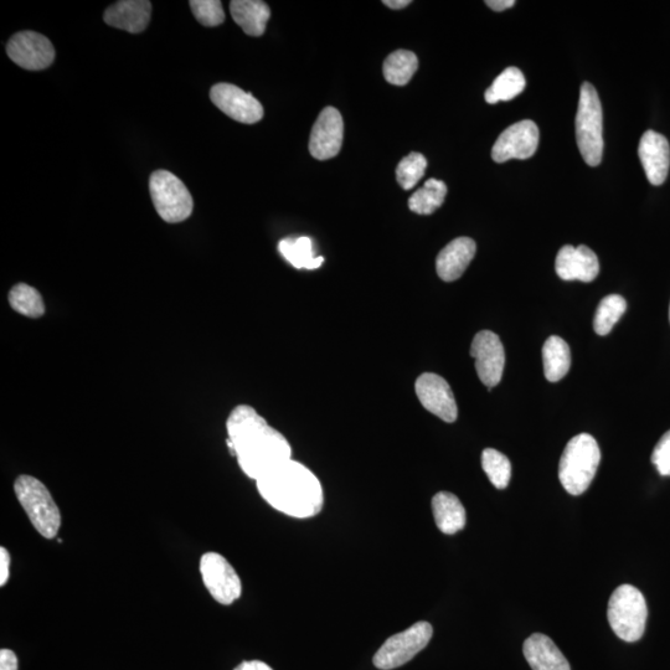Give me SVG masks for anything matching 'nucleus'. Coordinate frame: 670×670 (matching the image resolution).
Segmentation results:
<instances>
[{"label":"nucleus","instance_id":"obj_36","mask_svg":"<svg viewBox=\"0 0 670 670\" xmlns=\"http://www.w3.org/2000/svg\"><path fill=\"white\" fill-rule=\"evenodd\" d=\"M486 4L489 8L493 9L494 12H504V10L513 8L515 2L514 0H487Z\"/></svg>","mask_w":670,"mask_h":670},{"label":"nucleus","instance_id":"obj_35","mask_svg":"<svg viewBox=\"0 0 670 670\" xmlns=\"http://www.w3.org/2000/svg\"><path fill=\"white\" fill-rule=\"evenodd\" d=\"M10 555L8 550L0 548V586L7 584L10 574Z\"/></svg>","mask_w":670,"mask_h":670},{"label":"nucleus","instance_id":"obj_37","mask_svg":"<svg viewBox=\"0 0 670 670\" xmlns=\"http://www.w3.org/2000/svg\"><path fill=\"white\" fill-rule=\"evenodd\" d=\"M234 670H273L266 663L260 661L242 662L239 667Z\"/></svg>","mask_w":670,"mask_h":670},{"label":"nucleus","instance_id":"obj_3","mask_svg":"<svg viewBox=\"0 0 670 670\" xmlns=\"http://www.w3.org/2000/svg\"><path fill=\"white\" fill-rule=\"evenodd\" d=\"M601 461L599 443L589 434L571 438L559 465V479L571 496H580L590 487Z\"/></svg>","mask_w":670,"mask_h":670},{"label":"nucleus","instance_id":"obj_18","mask_svg":"<svg viewBox=\"0 0 670 670\" xmlns=\"http://www.w3.org/2000/svg\"><path fill=\"white\" fill-rule=\"evenodd\" d=\"M151 13L152 3L148 0H122L106 10L103 20L112 28L138 34L147 29Z\"/></svg>","mask_w":670,"mask_h":670},{"label":"nucleus","instance_id":"obj_17","mask_svg":"<svg viewBox=\"0 0 670 670\" xmlns=\"http://www.w3.org/2000/svg\"><path fill=\"white\" fill-rule=\"evenodd\" d=\"M638 156L644 172L652 185L666 182L670 167V146L668 139L654 131H647L639 142Z\"/></svg>","mask_w":670,"mask_h":670},{"label":"nucleus","instance_id":"obj_11","mask_svg":"<svg viewBox=\"0 0 670 670\" xmlns=\"http://www.w3.org/2000/svg\"><path fill=\"white\" fill-rule=\"evenodd\" d=\"M538 146V126L533 121H520L499 136L492 149V158L497 163L508 162L510 159H528L534 156Z\"/></svg>","mask_w":670,"mask_h":670},{"label":"nucleus","instance_id":"obj_2","mask_svg":"<svg viewBox=\"0 0 670 670\" xmlns=\"http://www.w3.org/2000/svg\"><path fill=\"white\" fill-rule=\"evenodd\" d=\"M261 497L288 517L307 519L321 513L324 494L321 482L306 466L287 461L259 479Z\"/></svg>","mask_w":670,"mask_h":670},{"label":"nucleus","instance_id":"obj_32","mask_svg":"<svg viewBox=\"0 0 670 670\" xmlns=\"http://www.w3.org/2000/svg\"><path fill=\"white\" fill-rule=\"evenodd\" d=\"M189 4L194 17L204 27H218L225 22L223 4L219 0H192Z\"/></svg>","mask_w":670,"mask_h":670},{"label":"nucleus","instance_id":"obj_13","mask_svg":"<svg viewBox=\"0 0 670 670\" xmlns=\"http://www.w3.org/2000/svg\"><path fill=\"white\" fill-rule=\"evenodd\" d=\"M210 99L226 116L245 125H254L264 117V107L260 101L235 85H214Z\"/></svg>","mask_w":670,"mask_h":670},{"label":"nucleus","instance_id":"obj_25","mask_svg":"<svg viewBox=\"0 0 670 670\" xmlns=\"http://www.w3.org/2000/svg\"><path fill=\"white\" fill-rule=\"evenodd\" d=\"M525 86H527V81H525L523 72L518 67H508L493 81L492 86L486 91L484 99L489 105H496V103L502 101H512L522 94Z\"/></svg>","mask_w":670,"mask_h":670},{"label":"nucleus","instance_id":"obj_39","mask_svg":"<svg viewBox=\"0 0 670 670\" xmlns=\"http://www.w3.org/2000/svg\"><path fill=\"white\" fill-rule=\"evenodd\" d=\"M669 321H670V307H669Z\"/></svg>","mask_w":670,"mask_h":670},{"label":"nucleus","instance_id":"obj_33","mask_svg":"<svg viewBox=\"0 0 670 670\" xmlns=\"http://www.w3.org/2000/svg\"><path fill=\"white\" fill-rule=\"evenodd\" d=\"M652 462L661 476L670 477V431L662 436L654 448Z\"/></svg>","mask_w":670,"mask_h":670},{"label":"nucleus","instance_id":"obj_29","mask_svg":"<svg viewBox=\"0 0 670 670\" xmlns=\"http://www.w3.org/2000/svg\"><path fill=\"white\" fill-rule=\"evenodd\" d=\"M627 309L625 298L618 295H610L600 302L594 319V329L599 335H607L620 321Z\"/></svg>","mask_w":670,"mask_h":670},{"label":"nucleus","instance_id":"obj_7","mask_svg":"<svg viewBox=\"0 0 670 670\" xmlns=\"http://www.w3.org/2000/svg\"><path fill=\"white\" fill-rule=\"evenodd\" d=\"M154 208L164 221L178 224L193 213L194 201L185 184L167 170H157L149 180Z\"/></svg>","mask_w":670,"mask_h":670},{"label":"nucleus","instance_id":"obj_31","mask_svg":"<svg viewBox=\"0 0 670 670\" xmlns=\"http://www.w3.org/2000/svg\"><path fill=\"white\" fill-rule=\"evenodd\" d=\"M426 168L427 161L421 153H410L396 168V179L400 187L405 190L416 187V184L424 178Z\"/></svg>","mask_w":670,"mask_h":670},{"label":"nucleus","instance_id":"obj_1","mask_svg":"<svg viewBox=\"0 0 670 670\" xmlns=\"http://www.w3.org/2000/svg\"><path fill=\"white\" fill-rule=\"evenodd\" d=\"M226 431L231 455L237 458L241 471L256 482L292 460L287 438L268 425L254 407H235L226 422Z\"/></svg>","mask_w":670,"mask_h":670},{"label":"nucleus","instance_id":"obj_10","mask_svg":"<svg viewBox=\"0 0 670 670\" xmlns=\"http://www.w3.org/2000/svg\"><path fill=\"white\" fill-rule=\"evenodd\" d=\"M471 357L476 362V370L482 383L488 390L501 383L505 353L504 347L496 333L482 331L476 334L471 345Z\"/></svg>","mask_w":670,"mask_h":670},{"label":"nucleus","instance_id":"obj_20","mask_svg":"<svg viewBox=\"0 0 670 670\" xmlns=\"http://www.w3.org/2000/svg\"><path fill=\"white\" fill-rule=\"evenodd\" d=\"M523 652L533 670H571L553 639L541 633H534L524 642Z\"/></svg>","mask_w":670,"mask_h":670},{"label":"nucleus","instance_id":"obj_23","mask_svg":"<svg viewBox=\"0 0 670 670\" xmlns=\"http://www.w3.org/2000/svg\"><path fill=\"white\" fill-rule=\"evenodd\" d=\"M278 251L283 259L297 268V270H317L324 262L323 256H316L313 252V242L307 236L287 237L278 244Z\"/></svg>","mask_w":670,"mask_h":670},{"label":"nucleus","instance_id":"obj_6","mask_svg":"<svg viewBox=\"0 0 670 670\" xmlns=\"http://www.w3.org/2000/svg\"><path fill=\"white\" fill-rule=\"evenodd\" d=\"M648 608L642 592L632 585H621L608 602L607 618L612 631L622 641L633 643L646 631Z\"/></svg>","mask_w":670,"mask_h":670},{"label":"nucleus","instance_id":"obj_34","mask_svg":"<svg viewBox=\"0 0 670 670\" xmlns=\"http://www.w3.org/2000/svg\"><path fill=\"white\" fill-rule=\"evenodd\" d=\"M0 670H18V658L10 649L0 651Z\"/></svg>","mask_w":670,"mask_h":670},{"label":"nucleus","instance_id":"obj_9","mask_svg":"<svg viewBox=\"0 0 670 670\" xmlns=\"http://www.w3.org/2000/svg\"><path fill=\"white\" fill-rule=\"evenodd\" d=\"M200 574L206 589L216 602L229 606L240 599V577L223 555L206 553L201 556Z\"/></svg>","mask_w":670,"mask_h":670},{"label":"nucleus","instance_id":"obj_15","mask_svg":"<svg viewBox=\"0 0 670 670\" xmlns=\"http://www.w3.org/2000/svg\"><path fill=\"white\" fill-rule=\"evenodd\" d=\"M415 390L421 405L427 411L440 417L441 420L452 424L458 417L455 395L442 376L434 373H425L416 380Z\"/></svg>","mask_w":670,"mask_h":670},{"label":"nucleus","instance_id":"obj_8","mask_svg":"<svg viewBox=\"0 0 670 670\" xmlns=\"http://www.w3.org/2000/svg\"><path fill=\"white\" fill-rule=\"evenodd\" d=\"M434 628L429 622H417L406 631L391 636L376 652L374 666L391 670L404 666L430 643Z\"/></svg>","mask_w":670,"mask_h":670},{"label":"nucleus","instance_id":"obj_12","mask_svg":"<svg viewBox=\"0 0 670 670\" xmlns=\"http://www.w3.org/2000/svg\"><path fill=\"white\" fill-rule=\"evenodd\" d=\"M7 53L13 63L25 70H44L55 60V49L51 41L35 32L15 34L9 40Z\"/></svg>","mask_w":670,"mask_h":670},{"label":"nucleus","instance_id":"obj_21","mask_svg":"<svg viewBox=\"0 0 670 670\" xmlns=\"http://www.w3.org/2000/svg\"><path fill=\"white\" fill-rule=\"evenodd\" d=\"M432 512H434L437 528L443 534L453 535L466 527V509L455 494L437 493L432 498Z\"/></svg>","mask_w":670,"mask_h":670},{"label":"nucleus","instance_id":"obj_26","mask_svg":"<svg viewBox=\"0 0 670 670\" xmlns=\"http://www.w3.org/2000/svg\"><path fill=\"white\" fill-rule=\"evenodd\" d=\"M417 69H419V59L414 53L407 50H398L390 54L383 65L385 80L395 86L409 84Z\"/></svg>","mask_w":670,"mask_h":670},{"label":"nucleus","instance_id":"obj_30","mask_svg":"<svg viewBox=\"0 0 670 670\" xmlns=\"http://www.w3.org/2000/svg\"><path fill=\"white\" fill-rule=\"evenodd\" d=\"M482 467L494 487L497 489L508 487L512 477V465L507 456L493 448H487L482 453Z\"/></svg>","mask_w":670,"mask_h":670},{"label":"nucleus","instance_id":"obj_16","mask_svg":"<svg viewBox=\"0 0 670 670\" xmlns=\"http://www.w3.org/2000/svg\"><path fill=\"white\" fill-rule=\"evenodd\" d=\"M555 270L561 280L590 283L599 276L600 264L589 247L566 245L556 257Z\"/></svg>","mask_w":670,"mask_h":670},{"label":"nucleus","instance_id":"obj_5","mask_svg":"<svg viewBox=\"0 0 670 670\" xmlns=\"http://www.w3.org/2000/svg\"><path fill=\"white\" fill-rule=\"evenodd\" d=\"M14 491L39 534L46 539L56 538L61 527V513L45 484L23 474L15 481Z\"/></svg>","mask_w":670,"mask_h":670},{"label":"nucleus","instance_id":"obj_24","mask_svg":"<svg viewBox=\"0 0 670 670\" xmlns=\"http://www.w3.org/2000/svg\"><path fill=\"white\" fill-rule=\"evenodd\" d=\"M544 373L550 383H556L569 373L571 352L568 343L560 337H550L543 347Z\"/></svg>","mask_w":670,"mask_h":670},{"label":"nucleus","instance_id":"obj_4","mask_svg":"<svg viewBox=\"0 0 670 670\" xmlns=\"http://www.w3.org/2000/svg\"><path fill=\"white\" fill-rule=\"evenodd\" d=\"M576 141L584 161L597 167L603 156V112L599 95L594 86L585 82L580 91L576 115Z\"/></svg>","mask_w":670,"mask_h":670},{"label":"nucleus","instance_id":"obj_22","mask_svg":"<svg viewBox=\"0 0 670 670\" xmlns=\"http://www.w3.org/2000/svg\"><path fill=\"white\" fill-rule=\"evenodd\" d=\"M231 17L247 35L261 36L266 32L271 10L260 0H234L230 3Z\"/></svg>","mask_w":670,"mask_h":670},{"label":"nucleus","instance_id":"obj_38","mask_svg":"<svg viewBox=\"0 0 670 670\" xmlns=\"http://www.w3.org/2000/svg\"><path fill=\"white\" fill-rule=\"evenodd\" d=\"M383 3L386 7L395 10L404 9L411 4L410 0H384Z\"/></svg>","mask_w":670,"mask_h":670},{"label":"nucleus","instance_id":"obj_27","mask_svg":"<svg viewBox=\"0 0 670 670\" xmlns=\"http://www.w3.org/2000/svg\"><path fill=\"white\" fill-rule=\"evenodd\" d=\"M447 195L446 184L437 179H429L424 187L411 195L409 208L419 215L434 214L441 208Z\"/></svg>","mask_w":670,"mask_h":670},{"label":"nucleus","instance_id":"obj_28","mask_svg":"<svg viewBox=\"0 0 670 670\" xmlns=\"http://www.w3.org/2000/svg\"><path fill=\"white\" fill-rule=\"evenodd\" d=\"M10 307L15 312L29 318H39L45 313V304L38 290L34 287L19 283L9 292Z\"/></svg>","mask_w":670,"mask_h":670},{"label":"nucleus","instance_id":"obj_14","mask_svg":"<svg viewBox=\"0 0 670 670\" xmlns=\"http://www.w3.org/2000/svg\"><path fill=\"white\" fill-rule=\"evenodd\" d=\"M344 139L343 117L337 108L326 107L318 116L309 138V152L318 161L337 157Z\"/></svg>","mask_w":670,"mask_h":670},{"label":"nucleus","instance_id":"obj_19","mask_svg":"<svg viewBox=\"0 0 670 670\" xmlns=\"http://www.w3.org/2000/svg\"><path fill=\"white\" fill-rule=\"evenodd\" d=\"M476 251V242L469 237L451 241L437 256V275L445 282L458 280L476 256Z\"/></svg>","mask_w":670,"mask_h":670}]
</instances>
